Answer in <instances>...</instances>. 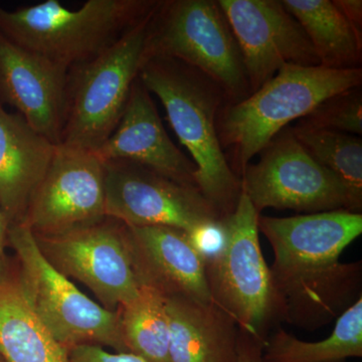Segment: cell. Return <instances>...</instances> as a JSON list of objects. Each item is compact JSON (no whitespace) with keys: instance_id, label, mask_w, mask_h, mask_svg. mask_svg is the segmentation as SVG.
Listing matches in <instances>:
<instances>
[{"instance_id":"5bb4252c","label":"cell","mask_w":362,"mask_h":362,"mask_svg":"<svg viewBox=\"0 0 362 362\" xmlns=\"http://www.w3.org/2000/svg\"><path fill=\"white\" fill-rule=\"evenodd\" d=\"M68 73L0 33V104L13 107L54 144L63 129Z\"/></svg>"},{"instance_id":"603a6c76","label":"cell","mask_w":362,"mask_h":362,"mask_svg":"<svg viewBox=\"0 0 362 362\" xmlns=\"http://www.w3.org/2000/svg\"><path fill=\"white\" fill-rule=\"evenodd\" d=\"M293 134L321 166L333 173L346 190L347 211H362V140L358 136L312 127L298 122Z\"/></svg>"},{"instance_id":"e0dca14e","label":"cell","mask_w":362,"mask_h":362,"mask_svg":"<svg viewBox=\"0 0 362 362\" xmlns=\"http://www.w3.org/2000/svg\"><path fill=\"white\" fill-rule=\"evenodd\" d=\"M56 145L0 104V209L9 226L23 221Z\"/></svg>"},{"instance_id":"7c38bea8","label":"cell","mask_w":362,"mask_h":362,"mask_svg":"<svg viewBox=\"0 0 362 362\" xmlns=\"http://www.w3.org/2000/svg\"><path fill=\"white\" fill-rule=\"evenodd\" d=\"M105 216L104 162L94 152L57 144L21 223L33 235H52Z\"/></svg>"},{"instance_id":"7402d4cb","label":"cell","mask_w":362,"mask_h":362,"mask_svg":"<svg viewBox=\"0 0 362 362\" xmlns=\"http://www.w3.org/2000/svg\"><path fill=\"white\" fill-rule=\"evenodd\" d=\"M127 354L145 362H173L165 298L139 286L137 295L117 309Z\"/></svg>"},{"instance_id":"d6986e66","label":"cell","mask_w":362,"mask_h":362,"mask_svg":"<svg viewBox=\"0 0 362 362\" xmlns=\"http://www.w3.org/2000/svg\"><path fill=\"white\" fill-rule=\"evenodd\" d=\"M0 352L6 362H71L28 304L9 259L0 269Z\"/></svg>"},{"instance_id":"484cf974","label":"cell","mask_w":362,"mask_h":362,"mask_svg":"<svg viewBox=\"0 0 362 362\" xmlns=\"http://www.w3.org/2000/svg\"><path fill=\"white\" fill-rule=\"evenodd\" d=\"M71 362H145L131 354L107 351L103 347L83 345L70 351Z\"/></svg>"},{"instance_id":"d4e9b609","label":"cell","mask_w":362,"mask_h":362,"mask_svg":"<svg viewBox=\"0 0 362 362\" xmlns=\"http://www.w3.org/2000/svg\"><path fill=\"white\" fill-rule=\"evenodd\" d=\"M188 240L204 264L216 259L226 242L225 218L202 223L187 233Z\"/></svg>"},{"instance_id":"8992f818","label":"cell","mask_w":362,"mask_h":362,"mask_svg":"<svg viewBox=\"0 0 362 362\" xmlns=\"http://www.w3.org/2000/svg\"><path fill=\"white\" fill-rule=\"evenodd\" d=\"M7 243L16 255V270L28 304L69 354L83 345L127 354L117 311L93 301L57 271L25 225L9 226Z\"/></svg>"},{"instance_id":"5b68a950","label":"cell","mask_w":362,"mask_h":362,"mask_svg":"<svg viewBox=\"0 0 362 362\" xmlns=\"http://www.w3.org/2000/svg\"><path fill=\"white\" fill-rule=\"evenodd\" d=\"M152 13L96 58L69 70L59 144L95 152L116 129L146 61Z\"/></svg>"},{"instance_id":"2e32d148","label":"cell","mask_w":362,"mask_h":362,"mask_svg":"<svg viewBox=\"0 0 362 362\" xmlns=\"http://www.w3.org/2000/svg\"><path fill=\"white\" fill-rule=\"evenodd\" d=\"M128 249L138 285L164 298L211 301L202 259L187 233L164 226H126Z\"/></svg>"},{"instance_id":"f546056e","label":"cell","mask_w":362,"mask_h":362,"mask_svg":"<svg viewBox=\"0 0 362 362\" xmlns=\"http://www.w3.org/2000/svg\"><path fill=\"white\" fill-rule=\"evenodd\" d=\"M0 362H6V359H4V356H2L1 352H0Z\"/></svg>"},{"instance_id":"30bf717a","label":"cell","mask_w":362,"mask_h":362,"mask_svg":"<svg viewBox=\"0 0 362 362\" xmlns=\"http://www.w3.org/2000/svg\"><path fill=\"white\" fill-rule=\"evenodd\" d=\"M45 259L65 277L82 283L109 311L139 290L128 249L126 226L102 220L52 235H35Z\"/></svg>"},{"instance_id":"4316f807","label":"cell","mask_w":362,"mask_h":362,"mask_svg":"<svg viewBox=\"0 0 362 362\" xmlns=\"http://www.w3.org/2000/svg\"><path fill=\"white\" fill-rule=\"evenodd\" d=\"M264 343L239 328L238 362H264Z\"/></svg>"},{"instance_id":"ac0fdd59","label":"cell","mask_w":362,"mask_h":362,"mask_svg":"<svg viewBox=\"0 0 362 362\" xmlns=\"http://www.w3.org/2000/svg\"><path fill=\"white\" fill-rule=\"evenodd\" d=\"M173 362H238L239 326L214 302L165 298Z\"/></svg>"},{"instance_id":"ba28073f","label":"cell","mask_w":362,"mask_h":362,"mask_svg":"<svg viewBox=\"0 0 362 362\" xmlns=\"http://www.w3.org/2000/svg\"><path fill=\"white\" fill-rule=\"evenodd\" d=\"M259 216L242 192L235 211L225 218L226 246L204 269L211 301L240 329L265 344L279 322L270 267L259 244Z\"/></svg>"},{"instance_id":"6da1fadb","label":"cell","mask_w":362,"mask_h":362,"mask_svg":"<svg viewBox=\"0 0 362 362\" xmlns=\"http://www.w3.org/2000/svg\"><path fill=\"white\" fill-rule=\"evenodd\" d=\"M274 252L270 267L278 322L315 330L337 320L361 296V262L341 263L362 233V214L346 209L288 218L259 216Z\"/></svg>"},{"instance_id":"9a60e30c","label":"cell","mask_w":362,"mask_h":362,"mask_svg":"<svg viewBox=\"0 0 362 362\" xmlns=\"http://www.w3.org/2000/svg\"><path fill=\"white\" fill-rule=\"evenodd\" d=\"M94 153L103 162H133L180 185L197 188L194 162L169 137L151 94L139 77L131 90L120 122Z\"/></svg>"},{"instance_id":"44dd1931","label":"cell","mask_w":362,"mask_h":362,"mask_svg":"<svg viewBox=\"0 0 362 362\" xmlns=\"http://www.w3.org/2000/svg\"><path fill=\"white\" fill-rule=\"evenodd\" d=\"M362 356V297L337 319L332 333L320 341L298 339L275 328L263 347L264 362H345Z\"/></svg>"},{"instance_id":"cb8c5ba5","label":"cell","mask_w":362,"mask_h":362,"mask_svg":"<svg viewBox=\"0 0 362 362\" xmlns=\"http://www.w3.org/2000/svg\"><path fill=\"white\" fill-rule=\"evenodd\" d=\"M299 122L351 135L362 134L361 87L328 98Z\"/></svg>"},{"instance_id":"f1b7e54d","label":"cell","mask_w":362,"mask_h":362,"mask_svg":"<svg viewBox=\"0 0 362 362\" xmlns=\"http://www.w3.org/2000/svg\"><path fill=\"white\" fill-rule=\"evenodd\" d=\"M9 223L0 209V269L6 265L7 257L6 254L7 243V235H8Z\"/></svg>"},{"instance_id":"52a82bcc","label":"cell","mask_w":362,"mask_h":362,"mask_svg":"<svg viewBox=\"0 0 362 362\" xmlns=\"http://www.w3.org/2000/svg\"><path fill=\"white\" fill-rule=\"evenodd\" d=\"M182 62L216 83L226 103L251 94L237 40L218 1L160 0L149 21L146 59Z\"/></svg>"},{"instance_id":"83f0119b","label":"cell","mask_w":362,"mask_h":362,"mask_svg":"<svg viewBox=\"0 0 362 362\" xmlns=\"http://www.w3.org/2000/svg\"><path fill=\"white\" fill-rule=\"evenodd\" d=\"M333 2L350 25L362 33L361 0H333Z\"/></svg>"},{"instance_id":"3957f363","label":"cell","mask_w":362,"mask_h":362,"mask_svg":"<svg viewBox=\"0 0 362 362\" xmlns=\"http://www.w3.org/2000/svg\"><path fill=\"white\" fill-rule=\"evenodd\" d=\"M361 83V68L286 65L246 99L226 102L216 128L235 175L240 177L254 156L293 121L301 120L328 98L359 88Z\"/></svg>"},{"instance_id":"9c48e42d","label":"cell","mask_w":362,"mask_h":362,"mask_svg":"<svg viewBox=\"0 0 362 362\" xmlns=\"http://www.w3.org/2000/svg\"><path fill=\"white\" fill-rule=\"evenodd\" d=\"M240 175L242 192L261 214L267 209L315 214L346 209L349 197L337 176L321 166L285 128Z\"/></svg>"},{"instance_id":"ffe728a7","label":"cell","mask_w":362,"mask_h":362,"mask_svg":"<svg viewBox=\"0 0 362 362\" xmlns=\"http://www.w3.org/2000/svg\"><path fill=\"white\" fill-rule=\"evenodd\" d=\"M303 28L319 66L332 70L361 68L362 33L357 32L330 0H282Z\"/></svg>"},{"instance_id":"7a4b0ae2","label":"cell","mask_w":362,"mask_h":362,"mask_svg":"<svg viewBox=\"0 0 362 362\" xmlns=\"http://www.w3.org/2000/svg\"><path fill=\"white\" fill-rule=\"evenodd\" d=\"M139 80L160 100L171 128L189 152L201 194L223 218L232 214L242 185L228 163L216 128L226 102L223 90L201 71L164 57L147 59Z\"/></svg>"},{"instance_id":"277c9868","label":"cell","mask_w":362,"mask_h":362,"mask_svg":"<svg viewBox=\"0 0 362 362\" xmlns=\"http://www.w3.org/2000/svg\"><path fill=\"white\" fill-rule=\"evenodd\" d=\"M160 0H88L78 9L58 0L7 11L0 6V33L70 70L96 58L156 11Z\"/></svg>"},{"instance_id":"4fadbf2b","label":"cell","mask_w":362,"mask_h":362,"mask_svg":"<svg viewBox=\"0 0 362 362\" xmlns=\"http://www.w3.org/2000/svg\"><path fill=\"white\" fill-rule=\"evenodd\" d=\"M239 45L251 94L286 65L319 66L303 28L277 0H218Z\"/></svg>"},{"instance_id":"8fae6325","label":"cell","mask_w":362,"mask_h":362,"mask_svg":"<svg viewBox=\"0 0 362 362\" xmlns=\"http://www.w3.org/2000/svg\"><path fill=\"white\" fill-rule=\"evenodd\" d=\"M105 163V214L127 226H164L188 233L223 218L197 188L125 160Z\"/></svg>"}]
</instances>
